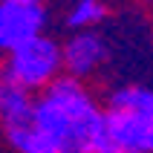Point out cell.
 Listing matches in <instances>:
<instances>
[{
  "label": "cell",
  "mask_w": 153,
  "mask_h": 153,
  "mask_svg": "<svg viewBox=\"0 0 153 153\" xmlns=\"http://www.w3.org/2000/svg\"><path fill=\"white\" fill-rule=\"evenodd\" d=\"M104 136V107L78 78L61 75L35 95L29 124L6 130L15 153H95Z\"/></svg>",
  "instance_id": "1"
},
{
  "label": "cell",
  "mask_w": 153,
  "mask_h": 153,
  "mask_svg": "<svg viewBox=\"0 0 153 153\" xmlns=\"http://www.w3.org/2000/svg\"><path fill=\"white\" fill-rule=\"evenodd\" d=\"M95 153H153V87L121 84L110 90Z\"/></svg>",
  "instance_id": "2"
},
{
  "label": "cell",
  "mask_w": 153,
  "mask_h": 153,
  "mask_svg": "<svg viewBox=\"0 0 153 153\" xmlns=\"http://www.w3.org/2000/svg\"><path fill=\"white\" fill-rule=\"evenodd\" d=\"M0 75L12 87H20L26 93H43L64 75V43L52 35H38L35 41L9 52L0 64Z\"/></svg>",
  "instance_id": "3"
},
{
  "label": "cell",
  "mask_w": 153,
  "mask_h": 153,
  "mask_svg": "<svg viewBox=\"0 0 153 153\" xmlns=\"http://www.w3.org/2000/svg\"><path fill=\"white\" fill-rule=\"evenodd\" d=\"M49 12L46 6L35 3H15V0H0V55L6 58L17 46L35 41L38 35H46Z\"/></svg>",
  "instance_id": "4"
},
{
  "label": "cell",
  "mask_w": 153,
  "mask_h": 153,
  "mask_svg": "<svg viewBox=\"0 0 153 153\" xmlns=\"http://www.w3.org/2000/svg\"><path fill=\"white\" fill-rule=\"evenodd\" d=\"M107 58H110V46L98 29L69 32V38L64 41V75L69 78L84 81V78L95 75L107 64Z\"/></svg>",
  "instance_id": "5"
},
{
  "label": "cell",
  "mask_w": 153,
  "mask_h": 153,
  "mask_svg": "<svg viewBox=\"0 0 153 153\" xmlns=\"http://www.w3.org/2000/svg\"><path fill=\"white\" fill-rule=\"evenodd\" d=\"M35 116V95L0 81V130H15L29 124Z\"/></svg>",
  "instance_id": "6"
},
{
  "label": "cell",
  "mask_w": 153,
  "mask_h": 153,
  "mask_svg": "<svg viewBox=\"0 0 153 153\" xmlns=\"http://www.w3.org/2000/svg\"><path fill=\"white\" fill-rule=\"evenodd\" d=\"M107 17V3L104 0H72L64 12V26L67 32H90Z\"/></svg>",
  "instance_id": "7"
},
{
  "label": "cell",
  "mask_w": 153,
  "mask_h": 153,
  "mask_svg": "<svg viewBox=\"0 0 153 153\" xmlns=\"http://www.w3.org/2000/svg\"><path fill=\"white\" fill-rule=\"evenodd\" d=\"M15 3H35V6H41L43 0H15Z\"/></svg>",
  "instance_id": "8"
},
{
  "label": "cell",
  "mask_w": 153,
  "mask_h": 153,
  "mask_svg": "<svg viewBox=\"0 0 153 153\" xmlns=\"http://www.w3.org/2000/svg\"><path fill=\"white\" fill-rule=\"evenodd\" d=\"M0 81H3V75H0Z\"/></svg>",
  "instance_id": "9"
}]
</instances>
